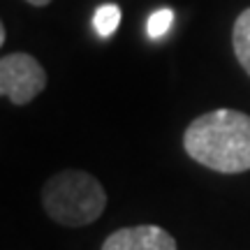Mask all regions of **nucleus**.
I'll list each match as a JSON object with an SVG mask.
<instances>
[{
	"instance_id": "6",
	"label": "nucleus",
	"mask_w": 250,
	"mask_h": 250,
	"mask_svg": "<svg viewBox=\"0 0 250 250\" xmlns=\"http://www.w3.org/2000/svg\"><path fill=\"white\" fill-rule=\"evenodd\" d=\"M121 7L114 5V2H107V5H100L93 14V28L100 37H111L116 33L118 23H121Z\"/></svg>"
},
{
	"instance_id": "8",
	"label": "nucleus",
	"mask_w": 250,
	"mask_h": 250,
	"mask_svg": "<svg viewBox=\"0 0 250 250\" xmlns=\"http://www.w3.org/2000/svg\"><path fill=\"white\" fill-rule=\"evenodd\" d=\"M28 5H33V7H46L51 0H26Z\"/></svg>"
},
{
	"instance_id": "1",
	"label": "nucleus",
	"mask_w": 250,
	"mask_h": 250,
	"mask_svg": "<svg viewBox=\"0 0 250 250\" xmlns=\"http://www.w3.org/2000/svg\"><path fill=\"white\" fill-rule=\"evenodd\" d=\"M183 148L218 174L250 171V116L236 109L202 114L186 127Z\"/></svg>"
},
{
	"instance_id": "7",
	"label": "nucleus",
	"mask_w": 250,
	"mask_h": 250,
	"mask_svg": "<svg viewBox=\"0 0 250 250\" xmlns=\"http://www.w3.org/2000/svg\"><path fill=\"white\" fill-rule=\"evenodd\" d=\"M171 23H174V12L169 7L155 9L151 17H148V21H146V33H148L151 40H160V37L167 35Z\"/></svg>"
},
{
	"instance_id": "2",
	"label": "nucleus",
	"mask_w": 250,
	"mask_h": 250,
	"mask_svg": "<svg viewBox=\"0 0 250 250\" xmlns=\"http://www.w3.org/2000/svg\"><path fill=\"white\" fill-rule=\"evenodd\" d=\"M42 206L46 215L62 227H86L104 213L107 192L88 171L65 169L44 183Z\"/></svg>"
},
{
	"instance_id": "3",
	"label": "nucleus",
	"mask_w": 250,
	"mask_h": 250,
	"mask_svg": "<svg viewBox=\"0 0 250 250\" xmlns=\"http://www.w3.org/2000/svg\"><path fill=\"white\" fill-rule=\"evenodd\" d=\"M46 88V72L30 54H7L0 61V93L12 104H28Z\"/></svg>"
},
{
	"instance_id": "5",
	"label": "nucleus",
	"mask_w": 250,
	"mask_h": 250,
	"mask_svg": "<svg viewBox=\"0 0 250 250\" xmlns=\"http://www.w3.org/2000/svg\"><path fill=\"white\" fill-rule=\"evenodd\" d=\"M232 44H234V54H236V58L241 62V67L250 77V7L243 9L241 14L236 17V21H234Z\"/></svg>"
},
{
	"instance_id": "4",
	"label": "nucleus",
	"mask_w": 250,
	"mask_h": 250,
	"mask_svg": "<svg viewBox=\"0 0 250 250\" xmlns=\"http://www.w3.org/2000/svg\"><path fill=\"white\" fill-rule=\"evenodd\" d=\"M102 250H176V241L158 225H137L109 234Z\"/></svg>"
},
{
	"instance_id": "9",
	"label": "nucleus",
	"mask_w": 250,
	"mask_h": 250,
	"mask_svg": "<svg viewBox=\"0 0 250 250\" xmlns=\"http://www.w3.org/2000/svg\"><path fill=\"white\" fill-rule=\"evenodd\" d=\"M5 37H7V33H5V28H0V44H5Z\"/></svg>"
}]
</instances>
